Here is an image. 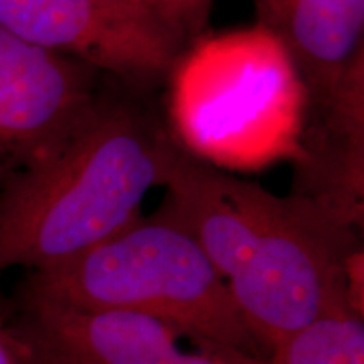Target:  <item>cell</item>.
<instances>
[{
	"label": "cell",
	"instance_id": "30bf717a",
	"mask_svg": "<svg viewBox=\"0 0 364 364\" xmlns=\"http://www.w3.org/2000/svg\"><path fill=\"white\" fill-rule=\"evenodd\" d=\"M169 29L189 46L208 31L215 0H112Z\"/></svg>",
	"mask_w": 364,
	"mask_h": 364
},
{
	"label": "cell",
	"instance_id": "ba28073f",
	"mask_svg": "<svg viewBox=\"0 0 364 364\" xmlns=\"http://www.w3.org/2000/svg\"><path fill=\"white\" fill-rule=\"evenodd\" d=\"M21 317L65 364H275L221 346L188 351L174 327L142 314L21 302Z\"/></svg>",
	"mask_w": 364,
	"mask_h": 364
},
{
	"label": "cell",
	"instance_id": "3957f363",
	"mask_svg": "<svg viewBox=\"0 0 364 364\" xmlns=\"http://www.w3.org/2000/svg\"><path fill=\"white\" fill-rule=\"evenodd\" d=\"M21 302L90 312H134L174 327L196 346L270 359L223 277L164 199L152 215L86 252L29 273Z\"/></svg>",
	"mask_w": 364,
	"mask_h": 364
},
{
	"label": "cell",
	"instance_id": "7a4b0ae2",
	"mask_svg": "<svg viewBox=\"0 0 364 364\" xmlns=\"http://www.w3.org/2000/svg\"><path fill=\"white\" fill-rule=\"evenodd\" d=\"M149 91L103 76L66 135L0 191V270L58 265L142 215L177 145Z\"/></svg>",
	"mask_w": 364,
	"mask_h": 364
},
{
	"label": "cell",
	"instance_id": "8992f818",
	"mask_svg": "<svg viewBox=\"0 0 364 364\" xmlns=\"http://www.w3.org/2000/svg\"><path fill=\"white\" fill-rule=\"evenodd\" d=\"M103 76L0 27V191L66 135Z\"/></svg>",
	"mask_w": 364,
	"mask_h": 364
},
{
	"label": "cell",
	"instance_id": "6da1fadb",
	"mask_svg": "<svg viewBox=\"0 0 364 364\" xmlns=\"http://www.w3.org/2000/svg\"><path fill=\"white\" fill-rule=\"evenodd\" d=\"M161 188L270 356L321 316L351 312L344 265L363 223L309 196L273 194L179 144Z\"/></svg>",
	"mask_w": 364,
	"mask_h": 364
},
{
	"label": "cell",
	"instance_id": "52a82bcc",
	"mask_svg": "<svg viewBox=\"0 0 364 364\" xmlns=\"http://www.w3.org/2000/svg\"><path fill=\"white\" fill-rule=\"evenodd\" d=\"M280 41L307 97L306 127L364 88V0H252Z\"/></svg>",
	"mask_w": 364,
	"mask_h": 364
},
{
	"label": "cell",
	"instance_id": "7c38bea8",
	"mask_svg": "<svg viewBox=\"0 0 364 364\" xmlns=\"http://www.w3.org/2000/svg\"><path fill=\"white\" fill-rule=\"evenodd\" d=\"M344 295L348 309L364 318V252L363 245L349 255L344 265Z\"/></svg>",
	"mask_w": 364,
	"mask_h": 364
},
{
	"label": "cell",
	"instance_id": "9c48e42d",
	"mask_svg": "<svg viewBox=\"0 0 364 364\" xmlns=\"http://www.w3.org/2000/svg\"><path fill=\"white\" fill-rule=\"evenodd\" d=\"M275 364H364V318L329 312L273 351Z\"/></svg>",
	"mask_w": 364,
	"mask_h": 364
},
{
	"label": "cell",
	"instance_id": "8fae6325",
	"mask_svg": "<svg viewBox=\"0 0 364 364\" xmlns=\"http://www.w3.org/2000/svg\"><path fill=\"white\" fill-rule=\"evenodd\" d=\"M0 364H65L24 318H14L0 300Z\"/></svg>",
	"mask_w": 364,
	"mask_h": 364
},
{
	"label": "cell",
	"instance_id": "5b68a950",
	"mask_svg": "<svg viewBox=\"0 0 364 364\" xmlns=\"http://www.w3.org/2000/svg\"><path fill=\"white\" fill-rule=\"evenodd\" d=\"M0 27L145 90L166 81L188 49L169 29L112 0H0Z\"/></svg>",
	"mask_w": 364,
	"mask_h": 364
},
{
	"label": "cell",
	"instance_id": "277c9868",
	"mask_svg": "<svg viewBox=\"0 0 364 364\" xmlns=\"http://www.w3.org/2000/svg\"><path fill=\"white\" fill-rule=\"evenodd\" d=\"M166 81L167 129L191 156L230 172L297 159L306 90L265 27L206 31Z\"/></svg>",
	"mask_w": 364,
	"mask_h": 364
}]
</instances>
